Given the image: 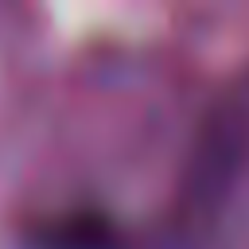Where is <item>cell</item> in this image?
<instances>
[{"instance_id": "1", "label": "cell", "mask_w": 249, "mask_h": 249, "mask_svg": "<svg viewBox=\"0 0 249 249\" xmlns=\"http://www.w3.org/2000/svg\"><path fill=\"white\" fill-rule=\"evenodd\" d=\"M39 249H117V233L101 214H58L39 226Z\"/></svg>"}]
</instances>
